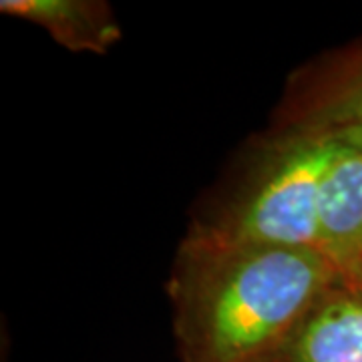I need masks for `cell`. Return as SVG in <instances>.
Segmentation results:
<instances>
[{
  "instance_id": "6da1fadb",
  "label": "cell",
  "mask_w": 362,
  "mask_h": 362,
  "mask_svg": "<svg viewBox=\"0 0 362 362\" xmlns=\"http://www.w3.org/2000/svg\"><path fill=\"white\" fill-rule=\"evenodd\" d=\"M334 284L320 250L185 232L168 280L180 362H266Z\"/></svg>"
},
{
  "instance_id": "7a4b0ae2",
  "label": "cell",
  "mask_w": 362,
  "mask_h": 362,
  "mask_svg": "<svg viewBox=\"0 0 362 362\" xmlns=\"http://www.w3.org/2000/svg\"><path fill=\"white\" fill-rule=\"evenodd\" d=\"M342 149L332 135L272 125L250 141L187 233L223 244L320 250L324 183Z\"/></svg>"
},
{
  "instance_id": "3957f363",
  "label": "cell",
  "mask_w": 362,
  "mask_h": 362,
  "mask_svg": "<svg viewBox=\"0 0 362 362\" xmlns=\"http://www.w3.org/2000/svg\"><path fill=\"white\" fill-rule=\"evenodd\" d=\"M272 125L326 133L362 151V42L300 66Z\"/></svg>"
},
{
  "instance_id": "277c9868",
  "label": "cell",
  "mask_w": 362,
  "mask_h": 362,
  "mask_svg": "<svg viewBox=\"0 0 362 362\" xmlns=\"http://www.w3.org/2000/svg\"><path fill=\"white\" fill-rule=\"evenodd\" d=\"M266 362H362V300L334 284Z\"/></svg>"
},
{
  "instance_id": "5b68a950",
  "label": "cell",
  "mask_w": 362,
  "mask_h": 362,
  "mask_svg": "<svg viewBox=\"0 0 362 362\" xmlns=\"http://www.w3.org/2000/svg\"><path fill=\"white\" fill-rule=\"evenodd\" d=\"M0 13L40 26L71 52L107 54L123 28L105 0H2Z\"/></svg>"
},
{
  "instance_id": "8992f818",
  "label": "cell",
  "mask_w": 362,
  "mask_h": 362,
  "mask_svg": "<svg viewBox=\"0 0 362 362\" xmlns=\"http://www.w3.org/2000/svg\"><path fill=\"white\" fill-rule=\"evenodd\" d=\"M362 250V151L344 145L328 171L320 207V252L340 264Z\"/></svg>"
},
{
  "instance_id": "52a82bcc",
  "label": "cell",
  "mask_w": 362,
  "mask_h": 362,
  "mask_svg": "<svg viewBox=\"0 0 362 362\" xmlns=\"http://www.w3.org/2000/svg\"><path fill=\"white\" fill-rule=\"evenodd\" d=\"M337 286L362 300V250L337 264Z\"/></svg>"
}]
</instances>
